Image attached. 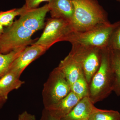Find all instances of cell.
<instances>
[{"label":"cell","mask_w":120,"mask_h":120,"mask_svg":"<svg viewBox=\"0 0 120 120\" xmlns=\"http://www.w3.org/2000/svg\"><path fill=\"white\" fill-rule=\"evenodd\" d=\"M35 32L16 20L4 29L0 37V53L6 54L13 50L26 48L34 43L31 38Z\"/></svg>","instance_id":"cell-4"},{"label":"cell","mask_w":120,"mask_h":120,"mask_svg":"<svg viewBox=\"0 0 120 120\" xmlns=\"http://www.w3.org/2000/svg\"><path fill=\"white\" fill-rule=\"evenodd\" d=\"M117 0V1H120V0Z\"/></svg>","instance_id":"cell-28"},{"label":"cell","mask_w":120,"mask_h":120,"mask_svg":"<svg viewBox=\"0 0 120 120\" xmlns=\"http://www.w3.org/2000/svg\"><path fill=\"white\" fill-rule=\"evenodd\" d=\"M110 49L111 64L114 76L113 91L117 96H119L120 95V52Z\"/></svg>","instance_id":"cell-15"},{"label":"cell","mask_w":120,"mask_h":120,"mask_svg":"<svg viewBox=\"0 0 120 120\" xmlns=\"http://www.w3.org/2000/svg\"><path fill=\"white\" fill-rule=\"evenodd\" d=\"M49 12L48 4L36 8L28 9L26 8L18 20L26 28L35 32L45 26V17Z\"/></svg>","instance_id":"cell-9"},{"label":"cell","mask_w":120,"mask_h":120,"mask_svg":"<svg viewBox=\"0 0 120 120\" xmlns=\"http://www.w3.org/2000/svg\"><path fill=\"white\" fill-rule=\"evenodd\" d=\"M114 76L109 47L102 49L100 66L89 85V94L94 103L102 101L113 91Z\"/></svg>","instance_id":"cell-2"},{"label":"cell","mask_w":120,"mask_h":120,"mask_svg":"<svg viewBox=\"0 0 120 120\" xmlns=\"http://www.w3.org/2000/svg\"><path fill=\"white\" fill-rule=\"evenodd\" d=\"M40 120H61V119L52 115L48 110L44 108Z\"/></svg>","instance_id":"cell-22"},{"label":"cell","mask_w":120,"mask_h":120,"mask_svg":"<svg viewBox=\"0 0 120 120\" xmlns=\"http://www.w3.org/2000/svg\"><path fill=\"white\" fill-rule=\"evenodd\" d=\"M26 8L24 5L20 8H14L6 11H0V24L3 26L8 27L13 23L15 17L20 15Z\"/></svg>","instance_id":"cell-18"},{"label":"cell","mask_w":120,"mask_h":120,"mask_svg":"<svg viewBox=\"0 0 120 120\" xmlns=\"http://www.w3.org/2000/svg\"><path fill=\"white\" fill-rule=\"evenodd\" d=\"M90 120L88 119H84V120Z\"/></svg>","instance_id":"cell-27"},{"label":"cell","mask_w":120,"mask_h":120,"mask_svg":"<svg viewBox=\"0 0 120 120\" xmlns=\"http://www.w3.org/2000/svg\"><path fill=\"white\" fill-rule=\"evenodd\" d=\"M25 48L13 50L8 53H0V73L4 75L8 71L12 63Z\"/></svg>","instance_id":"cell-16"},{"label":"cell","mask_w":120,"mask_h":120,"mask_svg":"<svg viewBox=\"0 0 120 120\" xmlns=\"http://www.w3.org/2000/svg\"><path fill=\"white\" fill-rule=\"evenodd\" d=\"M2 75V74H1V73H0V79L1 77H2V76L3 75Z\"/></svg>","instance_id":"cell-26"},{"label":"cell","mask_w":120,"mask_h":120,"mask_svg":"<svg viewBox=\"0 0 120 120\" xmlns=\"http://www.w3.org/2000/svg\"><path fill=\"white\" fill-rule=\"evenodd\" d=\"M24 5L28 9L38 8L41 3L44 2H49L50 0H25Z\"/></svg>","instance_id":"cell-21"},{"label":"cell","mask_w":120,"mask_h":120,"mask_svg":"<svg viewBox=\"0 0 120 120\" xmlns=\"http://www.w3.org/2000/svg\"><path fill=\"white\" fill-rule=\"evenodd\" d=\"M90 120H120L118 111L95 109L88 118Z\"/></svg>","instance_id":"cell-17"},{"label":"cell","mask_w":120,"mask_h":120,"mask_svg":"<svg viewBox=\"0 0 120 120\" xmlns=\"http://www.w3.org/2000/svg\"><path fill=\"white\" fill-rule=\"evenodd\" d=\"M18 120H37L34 115L24 111L19 115Z\"/></svg>","instance_id":"cell-23"},{"label":"cell","mask_w":120,"mask_h":120,"mask_svg":"<svg viewBox=\"0 0 120 120\" xmlns=\"http://www.w3.org/2000/svg\"><path fill=\"white\" fill-rule=\"evenodd\" d=\"M71 91V86L58 67L51 72L43 86L42 100L46 109L57 103Z\"/></svg>","instance_id":"cell-5"},{"label":"cell","mask_w":120,"mask_h":120,"mask_svg":"<svg viewBox=\"0 0 120 120\" xmlns=\"http://www.w3.org/2000/svg\"><path fill=\"white\" fill-rule=\"evenodd\" d=\"M7 101V99L0 96V109L2 108Z\"/></svg>","instance_id":"cell-24"},{"label":"cell","mask_w":120,"mask_h":120,"mask_svg":"<svg viewBox=\"0 0 120 120\" xmlns=\"http://www.w3.org/2000/svg\"><path fill=\"white\" fill-rule=\"evenodd\" d=\"M71 91L82 99L88 97L89 84L84 75L78 79L71 86Z\"/></svg>","instance_id":"cell-19"},{"label":"cell","mask_w":120,"mask_h":120,"mask_svg":"<svg viewBox=\"0 0 120 120\" xmlns=\"http://www.w3.org/2000/svg\"><path fill=\"white\" fill-rule=\"evenodd\" d=\"M96 107L88 97L80 100L71 110L61 120H82L88 119Z\"/></svg>","instance_id":"cell-12"},{"label":"cell","mask_w":120,"mask_h":120,"mask_svg":"<svg viewBox=\"0 0 120 120\" xmlns=\"http://www.w3.org/2000/svg\"><path fill=\"white\" fill-rule=\"evenodd\" d=\"M74 8L71 22L73 32L86 31L110 23L107 13L97 0H71Z\"/></svg>","instance_id":"cell-1"},{"label":"cell","mask_w":120,"mask_h":120,"mask_svg":"<svg viewBox=\"0 0 120 120\" xmlns=\"http://www.w3.org/2000/svg\"><path fill=\"white\" fill-rule=\"evenodd\" d=\"M3 27L4 26L0 24V37L1 36L4 32V29Z\"/></svg>","instance_id":"cell-25"},{"label":"cell","mask_w":120,"mask_h":120,"mask_svg":"<svg viewBox=\"0 0 120 120\" xmlns=\"http://www.w3.org/2000/svg\"><path fill=\"white\" fill-rule=\"evenodd\" d=\"M27 46L12 63L8 71L20 77L24 69L31 62L45 53L49 49L41 45L32 44Z\"/></svg>","instance_id":"cell-8"},{"label":"cell","mask_w":120,"mask_h":120,"mask_svg":"<svg viewBox=\"0 0 120 120\" xmlns=\"http://www.w3.org/2000/svg\"><path fill=\"white\" fill-rule=\"evenodd\" d=\"M120 21L113 24H101L81 32H72L65 41L72 45L97 47L101 49L109 47L114 31Z\"/></svg>","instance_id":"cell-3"},{"label":"cell","mask_w":120,"mask_h":120,"mask_svg":"<svg viewBox=\"0 0 120 120\" xmlns=\"http://www.w3.org/2000/svg\"><path fill=\"white\" fill-rule=\"evenodd\" d=\"M109 47L120 52V23L112 35Z\"/></svg>","instance_id":"cell-20"},{"label":"cell","mask_w":120,"mask_h":120,"mask_svg":"<svg viewBox=\"0 0 120 120\" xmlns=\"http://www.w3.org/2000/svg\"><path fill=\"white\" fill-rule=\"evenodd\" d=\"M101 50L97 47L72 45L69 52L82 65L89 85L100 66Z\"/></svg>","instance_id":"cell-7"},{"label":"cell","mask_w":120,"mask_h":120,"mask_svg":"<svg viewBox=\"0 0 120 120\" xmlns=\"http://www.w3.org/2000/svg\"><path fill=\"white\" fill-rule=\"evenodd\" d=\"M73 32L71 22L51 17L47 20L41 37L33 44L41 45L49 49L57 42L65 41L69 35Z\"/></svg>","instance_id":"cell-6"},{"label":"cell","mask_w":120,"mask_h":120,"mask_svg":"<svg viewBox=\"0 0 120 120\" xmlns=\"http://www.w3.org/2000/svg\"><path fill=\"white\" fill-rule=\"evenodd\" d=\"M51 17L71 22L74 8L71 0H50L48 4Z\"/></svg>","instance_id":"cell-11"},{"label":"cell","mask_w":120,"mask_h":120,"mask_svg":"<svg viewBox=\"0 0 120 120\" xmlns=\"http://www.w3.org/2000/svg\"><path fill=\"white\" fill-rule=\"evenodd\" d=\"M15 73L8 71L0 79V96L8 99L9 93L19 88L24 83Z\"/></svg>","instance_id":"cell-14"},{"label":"cell","mask_w":120,"mask_h":120,"mask_svg":"<svg viewBox=\"0 0 120 120\" xmlns=\"http://www.w3.org/2000/svg\"><path fill=\"white\" fill-rule=\"evenodd\" d=\"M81 99L71 91L57 103L46 108L52 115L61 119L69 112Z\"/></svg>","instance_id":"cell-13"},{"label":"cell","mask_w":120,"mask_h":120,"mask_svg":"<svg viewBox=\"0 0 120 120\" xmlns=\"http://www.w3.org/2000/svg\"><path fill=\"white\" fill-rule=\"evenodd\" d=\"M58 68L64 75L70 86L84 75L82 65L69 53L61 61Z\"/></svg>","instance_id":"cell-10"}]
</instances>
